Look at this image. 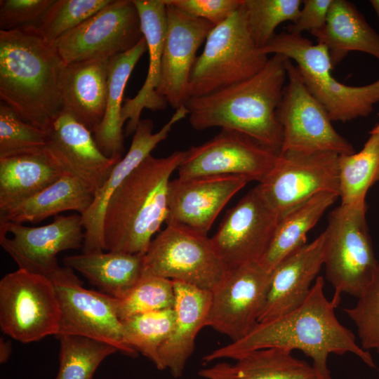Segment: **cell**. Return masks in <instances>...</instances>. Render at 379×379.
Returning <instances> with one entry per match:
<instances>
[{
    "label": "cell",
    "instance_id": "cell-11",
    "mask_svg": "<svg viewBox=\"0 0 379 379\" xmlns=\"http://www.w3.org/2000/svg\"><path fill=\"white\" fill-rule=\"evenodd\" d=\"M279 220L277 211L258 185L227 211L217 232L210 238L227 270L260 262Z\"/></svg>",
    "mask_w": 379,
    "mask_h": 379
},
{
    "label": "cell",
    "instance_id": "cell-5",
    "mask_svg": "<svg viewBox=\"0 0 379 379\" xmlns=\"http://www.w3.org/2000/svg\"><path fill=\"white\" fill-rule=\"evenodd\" d=\"M192 69L191 97L213 93L248 79L267 63L250 32L244 4L227 20L214 26Z\"/></svg>",
    "mask_w": 379,
    "mask_h": 379
},
{
    "label": "cell",
    "instance_id": "cell-3",
    "mask_svg": "<svg viewBox=\"0 0 379 379\" xmlns=\"http://www.w3.org/2000/svg\"><path fill=\"white\" fill-rule=\"evenodd\" d=\"M65 65L55 45L32 27L0 30L1 101L44 131L62 109Z\"/></svg>",
    "mask_w": 379,
    "mask_h": 379
},
{
    "label": "cell",
    "instance_id": "cell-16",
    "mask_svg": "<svg viewBox=\"0 0 379 379\" xmlns=\"http://www.w3.org/2000/svg\"><path fill=\"white\" fill-rule=\"evenodd\" d=\"M279 156L245 134L222 129L212 139L187 150L177 170L180 178L233 175L260 182Z\"/></svg>",
    "mask_w": 379,
    "mask_h": 379
},
{
    "label": "cell",
    "instance_id": "cell-31",
    "mask_svg": "<svg viewBox=\"0 0 379 379\" xmlns=\"http://www.w3.org/2000/svg\"><path fill=\"white\" fill-rule=\"evenodd\" d=\"M300 75L332 121L346 122L367 117L375 104L379 102V79L368 85L351 86L340 83L333 76L327 79H316Z\"/></svg>",
    "mask_w": 379,
    "mask_h": 379
},
{
    "label": "cell",
    "instance_id": "cell-4",
    "mask_svg": "<svg viewBox=\"0 0 379 379\" xmlns=\"http://www.w3.org/2000/svg\"><path fill=\"white\" fill-rule=\"evenodd\" d=\"M186 151L157 158L149 154L111 195L104 213L105 250L144 255L168 216L172 173Z\"/></svg>",
    "mask_w": 379,
    "mask_h": 379
},
{
    "label": "cell",
    "instance_id": "cell-46",
    "mask_svg": "<svg viewBox=\"0 0 379 379\" xmlns=\"http://www.w3.org/2000/svg\"><path fill=\"white\" fill-rule=\"evenodd\" d=\"M12 352V345L11 341L0 339V363H6L11 356Z\"/></svg>",
    "mask_w": 379,
    "mask_h": 379
},
{
    "label": "cell",
    "instance_id": "cell-18",
    "mask_svg": "<svg viewBox=\"0 0 379 379\" xmlns=\"http://www.w3.org/2000/svg\"><path fill=\"white\" fill-rule=\"evenodd\" d=\"M45 131V153L65 174L79 179L95 192L121 159L107 157L98 148L93 133L65 109Z\"/></svg>",
    "mask_w": 379,
    "mask_h": 379
},
{
    "label": "cell",
    "instance_id": "cell-37",
    "mask_svg": "<svg viewBox=\"0 0 379 379\" xmlns=\"http://www.w3.org/2000/svg\"><path fill=\"white\" fill-rule=\"evenodd\" d=\"M174 301L173 280L143 273L123 298H114V306L122 321L138 314L173 308Z\"/></svg>",
    "mask_w": 379,
    "mask_h": 379
},
{
    "label": "cell",
    "instance_id": "cell-1",
    "mask_svg": "<svg viewBox=\"0 0 379 379\" xmlns=\"http://www.w3.org/2000/svg\"><path fill=\"white\" fill-rule=\"evenodd\" d=\"M324 279L319 276L306 300L293 311L258 323L243 338L214 350L203 357L205 362L219 359L237 360L262 349L300 350L312 360L319 379H333L328 366L331 354L351 353L366 365L375 368L370 352L357 343L354 333L338 319L331 300L324 291Z\"/></svg>",
    "mask_w": 379,
    "mask_h": 379
},
{
    "label": "cell",
    "instance_id": "cell-47",
    "mask_svg": "<svg viewBox=\"0 0 379 379\" xmlns=\"http://www.w3.org/2000/svg\"><path fill=\"white\" fill-rule=\"evenodd\" d=\"M370 3L372 5L379 20V0H371Z\"/></svg>",
    "mask_w": 379,
    "mask_h": 379
},
{
    "label": "cell",
    "instance_id": "cell-30",
    "mask_svg": "<svg viewBox=\"0 0 379 379\" xmlns=\"http://www.w3.org/2000/svg\"><path fill=\"white\" fill-rule=\"evenodd\" d=\"M339 195L319 193L295 207L279 219L270 245L260 261L270 272L307 244V234Z\"/></svg>",
    "mask_w": 379,
    "mask_h": 379
},
{
    "label": "cell",
    "instance_id": "cell-29",
    "mask_svg": "<svg viewBox=\"0 0 379 379\" xmlns=\"http://www.w3.org/2000/svg\"><path fill=\"white\" fill-rule=\"evenodd\" d=\"M95 192L79 179L64 175L59 180L10 209L0 213V221L39 222L67 211L81 215L91 206Z\"/></svg>",
    "mask_w": 379,
    "mask_h": 379
},
{
    "label": "cell",
    "instance_id": "cell-28",
    "mask_svg": "<svg viewBox=\"0 0 379 379\" xmlns=\"http://www.w3.org/2000/svg\"><path fill=\"white\" fill-rule=\"evenodd\" d=\"M65 267L75 270L91 284L113 298H123L143 274V255L121 252H96L67 255Z\"/></svg>",
    "mask_w": 379,
    "mask_h": 379
},
{
    "label": "cell",
    "instance_id": "cell-42",
    "mask_svg": "<svg viewBox=\"0 0 379 379\" xmlns=\"http://www.w3.org/2000/svg\"><path fill=\"white\" fill-rule=\"evenodd\" d=\"M55 0H1L0 30L34 27Z\"/></svg>",
    "mask_w": 379,
    "mask_h": 379
},
{
    "label": "cell",
    "instance_id": "cell-38",
    "mask_svg": "<svg viewBox=\"0 0 379 379\" xmlns=\"http://www.w3.org/2000/svg\"><path fill=\"white\" fill-rule=\"evenodd\" d=\"M111 0H55L34 30L54 43L107 5Z\"/></svg>",
    "mask_w": 379,
    "mask_h": 379
},
{
    "label": "cell",
    "instance_id": "cell-22",
    "mask_svg": "<svg viewBox=\"0 0 379 379\" xmlns=\"http://www.w3.org/2000/svg\"><path fill=\"white\" fill-rule=\"evenodd\" d=\"M138 10L141 29L149 51V68L146 79L133 98L124 100L121 118L128 120L127 135L135 133L144 109L163 110L168 103L157 94L161 76V58L165 41L167 6L163 0H133Z\"/></svg>",
    "mask_w": 379,
    "mask_h": 379
},
{
    "label": "cell",
    "instance_id": "cell-43",
    "mask_svg": "<svg viewBox=\"0 0 379 379\" xmlns=\"http://www.w3.org/2000/svg\"><path fill=\"white\" fill-rule=\"evenodd\" d=\"M196 18L208 21L214 26L227 20L243 4L244 0H163Z\"/></svg>",
    "mask_w": 379,
    "mask_h": 379
},
{
    "label": "cell",
    "instance_id": "cell-6",
    "mask_svg": "<svg viewBox=\"0 0 379 379\" xmlns=\"http://www.w3.org/2000/svg\"><path fill=\"white\" fill-rule=\"evenodd\" d=\"M366 210V203L340 204L328 215L324 231V266L326 279L334 288L331 301L335 307L343 293L357 298L379 264L368 232Z\"/></svg>",
    "mask_w": 379,
    "mask_h": 379
},
{
    "label": "cell",
    "instance_id": "cell-26",
    "mask_svg": "<svg viewBox=\"0 0 379 379\" xmlns=\"http://www.w3.org/2000/svg\"><path fill=\"white\" fill-rule=\"evenodd\" d=\"M66 175L43 149L0 158V213Z\"/></svg>",
    "mask_w": 379,
    "mask_h": 379
},
{
    "label": "cell",
    "instance_id": "cell-23",
    "mask_svg": "<svg viewBox=\"0 0 379 379\" xmlns=\"http://www.w3.org/2000/svg\"><path fill=\"white\" fill-rule=\"evenodd\" d=\"M175 320L173 330L159 352L163 368L169 369L173 377L182 376L187 361L192 354L195 339L206 326L211 291L193 285L173 281Z\"/></svg>",
    "mask_w": 379,
    "mask_h": 379
},
{
    "label": "cell",
    "instance_id": "cell-2",
    "mask_svg": "<svg viewBox=\"0 0 379 379\" xmlns=\"http://www.w3.org/2000/svg\"><path fill=\"white\" fill-rule=\"evenodd\" d=\"M287 60L274 54L253 77L206 95L191 97L185 106L192 127L235 131L280 154L283 133L277 112L287 81Z\"/></svg>",
    "mask_w": 379,
    "mask_h": 379
},
{
    "label": "cell",
    "instance_id": "cell-19",
    "mask_svg": "<svg viewBox=\"0 0 379 379\" xmlns=\"http://www.w3.org/2000/svg\"><path fill=\"white\" fill-rule=\"evenodd\" d=\"M167 24L161 58V76L157 94L177 109L190 98V75L198 56L214 25L167 6Z\"/></svg>",
    "mask_w": 379,
    "mask_h": 379
},
{
    "label": "cell",
    "instance_id": "cell-39",
    "mask_svg": "<svg viewBox=\"0 0 379 379\" xmlns=\"http://www.w3.org/2000/svg\"><path fill=\"white\" fill-rule=\"evenodd\" d=\"M301 0H244L247 21L256 46L262 48L276 34L277 26L293 22L298 17Z\"/></svg>",
    "mask_w": 379,
    "mask_h": 379
},
{
    "label": "cell",
    "instance_id": "cell-33",
    "mask_svg": "<svg viewBox=\"0 0 379 379\" xmlns=\"http://www.w3.org/2000/svg\"><path fill=\"white\" fill-rule=\"evenodd\" d=\"M338 168L340 204L366 203L368 190L379 180V133H370L359 152L339 155Z\"/></svg>",
    "mask_w": 379,
    "mask_h": 379
},
{
    "label": "cell",
    "instance_id": "cell-7",
    "mask_svg": "<svg viewBox=\"0 0 379 379\" xmlns=\"http://www.w3.org/2000/svg\"><path fill=\"white\" fill-rule=\"evenodd\" d=\"M61 311L55 288L46 277L23 269L0 281L1 331L22 343L56 335Z\"/></svg>",
    "mask_w": 379,
    "mask_h": 379
},
{
    "label": "cell",
    "instance_id": "cell-48",
    "mask_svg": "<svg viewBox=\"0 0 379 379\" xmlns=\"http://www.w3.org/2000/svg\"><path fill=\"white\" fill-rule=\"evenodd\" d=\"M370 133H379V123L371 129Z\"/></svg>",
    "mask_w": 379,
    "mask_h": 379
},
{
    "label": "cell",
    "instance_id": "cell-40",
    "mask_svg": "<svg viewBox=\"0 0 379 379\" xmlns=\"http://www.w3.org/2000/svg\"><path fill=\"white\" fill-rule=\"evenodd\" d=\"M46 142L45 131L25 121L1 101L0 158L43 149Z\"/></svg>",
    "mask_w": 379,
    "mask_h": 379
},
{
    "label": "cell",
    "instance_id": "cell-10",
    "mask_svg": "<svg viewBox=\"0 0 379 379\" xmlns=\"http://www.w3.org/2000/svg\"><path fill=\"white\" fill-rule=\"evenodd\" d=\"M140 16L133 0L110 2L53 43L65 64L95 58H112L142 39Z\"/></svg>",
    "mask_w": 379,
    "mask_h": 379
},
{
    "label": "cell",
    "instance_id": "cell-8",
    "mask_svg": "<svg viewBox=\"0 0 379 379\" xmlns=\"http://www.w3.org/2000/svg\"><path fill=\"white\" fill-rule=\"evenodd\" d=\"M227 271L208 236L173 225H166L143 255V273L210 291Z\"/></svg>",
    "mask_w": 379,
    "mask_h": 379
},
{
    "label": "cell",
    "instance_id": "cell-41",
    "mask_svg": "<svg viewBox=\"0 0 379 379\" xmlns=\"http://www.w3.org/2000/svg\"><path fill=\"white\" fill-rule=\"evenodd\" d=\"M344 311L356 326L361 347L379 354V264L357 303Z\"/></svg>",
    "mask_w": 379,
    "mask_h": 379
},
{
    "label": "cell",
    "instance_id": "cell-20",
    "mask_svg": "<svg viewBox=\"0 0 379 379\" xmlns=\"http://www.w3.org/2000/svg\"><path fill=\"white\" fill-rule=\"evenodd\" d=\"M185 105L175 109L162 128L154 133L151 119L140 120L133 133L126 154L117 163L104 184L95 192L93 203L81 215L84 228L83 253L102 252L105 250L102 223L107 204L115 190L140 164L159 143L166 139L173 126L188 115Z\"/></svg>",
    "mask_w": 379,
    "mask_h": 379
},
{
    "label": "cell",
    "instance_id": "cell-15",
    "mask_svg": "<svg viewBox=\"0 0 379 379\" xmlns=\"http://www.w3.org/2000/svg\"><path fill=\"white\" fill-rule=\"evenodd\" d=\"M53 284L61 311L55 336L64 334L84 336L109 343L126 356L137 357L138 352L124 342L114 298L84 288L82 281L69 267Z\"/></svg>",
    "mask_w": 379,
    "mask_h": 379
},
{
    "label": "cell",
    "instance_id": "cell-44",
    "mask_svg": "<svg viewBox=\"0 0 379 379\" xmlns=\"http://www.w3.org/2000/svg\"><path fill=\"white\" fill-rule=\"evenodd\" d=\"M333 0H304L302 1L297 19L287 27V32L302 34L304 31L312 33L321 29L326 22Z\"/></svg>",
    "mask_w": 379,
    "mask_h": 379
},
{
    "label": "cell",
    "instance_id": "cell-21",
    "mask_svg": "<svg viewBox=\"0 0 379 379\" xmlns=\"http://www.w3.org/2000/svg\"><path fill=\"white\" fill-rule=\"evenodd\" d=\"M324 248L323 232L274 269L267 300L258 323L287 314L306 300L324 266Z\"/></svg>",
    "mask_w": 379,
    "mask_h": 379
},
{
    "label": "cell",
    "instance_id": "cell-17",
    "mask_svg": "<svg viewBox=\"0 0 379 379\" xmlns=\"http://www.w3.org/2000/svg\"><path fill=\"white\" fill-rule=\"evenodd\" d=\"M243 175H211L171 180L166 225L207 236L229 201L248 182Z\"/></svg>",
    "mask_w": 379,
    "mask_h": 379
},
{
    "label": "cell",
    "instance_id": "cell-24",
    "mask_svg": "<svg viewBox=\"0 0 379 379\" xmlns=\"http://www.w3.org/2000/svg\"><path fill=\"white\" fill-rule=\"evenodd\" d=\"M110 58H95L65 64L61 75L62 109L92 133L106 109Z\"/></svg>",
    "mask_w": 379,
    "mask_h": 379
},
{
    "label": "cell",
    "instance_id": "cell-45",
    "mask_svg": "<svg viewBox=\"0 0 379 379\" xmlns=\"http://www.w3.org/2000/svg\"><path fill=\"white\" fill-rule=\"evenodd\" d=\"M199 374L207 379H230L228 364L218 363L211 368L200 370Z\"/></svg>",
    "mask_w": 379,
    "mask_h": 379
},
{
    "label": "cell",
    "instance_id": "cell-36",
    "mask_svg": "<svg viewBox=\"0 0 379 379\" xmlns=\"http://www.w3.org/2000/svg\"><path fill=\"white\" fill-rule=\"evenodd\" d=\"M266 55L280 54L297 64L300 74L316 79H327L333 69L327 47L312 41L302 34L283 32L274 37L262 48Z\"/></svg>",
    "mask_w": 379,
    "mask_h": 379
},
{
    "label": "cell",
    "instance_id": "cell-34",
    "mask_svg": "<svg viewBox=\"0 0 379 379\" xmlns=\"http://www.w3.org/2000/svg\"><path fill=\"white\" fill-rule=\"evenodd\" d=\"M175 320L173 308L138 314L121 321L125 343L164 370L159 352L171 333Z\"/></svg>",
    "mask_w": 379,
    "mask_h": 379
},
{
    "label": "cell",
    "instance_id": "cell-32",
    "mask_svg": "<svg viewBox=\"0 0 379 379\" xmlns=\"http://www.w3.org/2000/svg\"><path fill=\"white\" fill-rule=\"evenodd\" d=\"M228 372L230 379H319L312 364L280 348L250 352L228 364Z\"/></svg>",
    "mask_w": 379,
    "mask_h": 379
},
{
    "label": "cell",
    "instance_id": "cell-13",
    "mask_svg": "<svg viewBox=\"0 0 379 379\" xmlns=\"http://www.w3.org/2000/svg\"><path fill=\"white\" fill-rule=\"evenodd\" d=\"M338 156L331 152L279 154L274 168L258 185L279 219L319 193L339 195Z\"/></svg>",
    "mask_w": 379,
    "mask_h": 379
},
{
    "label": "cell",
    "instance_id": "cell-27",
    "mask_svg": "<svg viewBox=\"0 0 379 379\" xmlns=\"http://www.w3.org/2000/svg\"><path fill=\"white\" fill-rule=\"evenodd\" d=\"M147 51L143 36L131 49L110 58L105 113L102 122L93 132L98 148L107 157H123L124 124L121 114L124 90L135 66Z\"/></svg>",
    "mask_w": 379,
    "mask_h": 379
},
{
    "label": "cell",
    "instance_id": "cell-12",
    "mask_svg": "<svg viewBox=\"0 0 379 379\" xmlns=\"http://www.w3.org/2000/svg\"><path fill=\"white\" fill-rule=\"evenodd\" d=\"M272 272L260 262H252L229 270L211 291L206 326L239 340L257 325L265 307Z\"/></svg>",
    "mask_w": 379,
    "mask_h": 379
},
{
    "label": "cell",
    "instance_id": "cell-14",
    "mask_svg": "<svg viewBox=\"0 0 379 379\" xmlns=\"http://www.w3.org/2000/svg\"><path fill=\"white\" fill-rule=\"evenodd\" d=\"M84 228L81 215H56L40 227L0 221V245L20 269L41 274L51 280L62 269L57 255L83 247Z\"/></svg>",
    "mask_w": 379,
    "mask_h": 379
},
{
    "label": "cell",
    "instance_id": "cell-25",
    "mask_svg": "<svg viewBox=\"0 0 379 379\" xmlns=\"http://www.w3.org/2000/svg\"><path fill=\"white\" fill-rule=\"evenodd\" d=\"M311 34L327 47L333 69L350 51L364 52L379 60V34L349 1L333 0L325 25Z\"/></svg>",
    "mask_w": 379,
    "mask_h": 379
},
{
    "label": "cell",
    "instance_id": "cell-9",
    "mask_svg": "<svg viewBox=\"0 0 379 379\" xmlns=\"http://www.w3.org/2000/svg\"><path fill=\"white\" fill-rule=\"evenodd\" d=\"M286 70L287 81L277 112L283 133L280 154L354 153L351 143L334 129L327 112L308 90L297 66L289 59Z\"/></svg>",
    "mask_w": 379,
    "mask_h": 379
},
{
    "label": "cell",
    "instance_id": "cell-35",
    "mask_svg": "<svg viewBox=\"0 0 379 379\" xmlns=\"http://www.w3.org/2000/svg\"><path fill=\"white\" fill-rule=\"evenodd\" d=\"M59 368L55 379H93L101 362L118 350L113 345L76 335H60Z\"/></svg>",
    "mask_w": 379,
    "mask_h": 379
}]
</instances>
